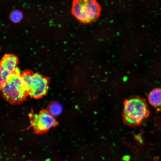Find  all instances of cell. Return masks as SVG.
Wrapping results in <instances>:
<instances>
[{"instance_id": "obj_10", "label": "cell", "mask_w": 161, "mask_h": 161, "mask_svg": "<svg viewBox=\"0 0 161 161\" xmlns=\"http://www.w3.org/2000/svg\"><path fill=\"white\" fill-rule=\"evenodd\" d=\"M129 157L128 156H125L123 158V159L124 160L127 161L129 160Z\"/></svg>"}, {"instance_id": "obj_9", "label": "cell", "mask_w": 161, "mask_h": 161, "mask_svg": "<svg viewBox=\"0 0 161 161\" xmlns=\"http://www.w3.org/2000/svg\"><path fill=\"white\" fill-rule=\"evenodd\" d=\"M10 19L13 22L17 23L19 22L23 18L21 12L18 10L13 11L10 16Z\"/></svg>"}, {"instance_id": "obj_3", "label": "cell", "mask_w": 161, "mask_h": 161, "mask_svg": "<svg viewBox=\"0 0 161 161\" xmlns=\"http://www.w3.org/2000/svg\"><path fill=\"white\" fill-rule=\"evenodd\" d=\"M101 10V7L96 0H73L71 12L79 21L87 24L96 20Z\"/></svg>"}, {"instance_id": "obj_2", "label": "cell", "mask_w": 161, "mask_h": 161, "mask_svg": "<svg viewBox=\"0 0 161 161\" xmlns=\"http://www.w3.org/2000/svg\"><path fill=\"white\" fill-rule=\"evenodd\" d=\"M0 88L4 98L12 104L23 101L28 95L21 75L17 68Z\"/></svg>"}, {"instance_id": "obj_11", "label": "cell", "mask_w": 161, "mask_h": 161, "mask_svg": "<svg viewBox=\"0 0 161 161\" xmlns=\"http://www.w3.org/2000/svg\"></svg>"}, {"instance_id": "obj_8", "label": "cell", "mask_w": 161, "mask_h": 161, "mask_svg": "<svg viewBox=\"0 0 161 161\" xmlns=\"http://www.w3.org/2000/svg\"><path fill=\"white\" fill-rule=\"evenodd\" d=\"M63 108L58 102H54L51 103L48 108V111L53 116L60 114L62 112Z\"/></svg>"}, {"instance_id": "obj_6", "label": "cell", "mask_w": 161, "mask_h": 161, "mask_svg": "<svg viewBox=\"0 0 161 161\" xmlns=\"http://www.w3.org/2000/svg\"><path fill=\"white\" fill-rule=\"evenodd\" d=\"M18 63L17 57L12 55H6L2 58L1 63L0 72L11 75L17 69Z\"/></svg>"}, {"instance_id": "obj_1", "label": "cell", "mask_w": 161, "mask_h": 161, "mask_svg": "<svg viewBox=\"0 0 161 161\" xmlns=\"http://www.w3.org/2000/svg\"><path fill=\"white\" fill-rule=\"evenodd\" d=\"M150 114L145 100L137 96H132L124 103L123 117L126 124L134 126L140 124Z\"/></svg>"}, {"instance_id": "obj_7", "label": "cell", "mask_w": 161, "mask_h": 161, "mask_svg": "<svg viewBox=\"0 0 161 161\" xmlns=\"http://www.w3.org/2000/svg\"><path fill=\"white\" fill-rule=\"evenodd\" d=\"M148 97L151 105L158 109H161V89L157 88L153 89Z\"/></svg>"}, {"instance_id": "obj_4", "label": "cell", "mask_w": 161, "mask_h": 161, "mask_svg": "<svg viewBox=\"0 0 161 161\" xmlns=\"http://www.w3.org/2000/svg\"><path fill=\"white\" fill-rule=\"evenodd\" d=\"M28 95L38 99L45 95L47 92L49 80L38 73L29 71L21 75Z\"/></svg>"}, {"instance_id": "obj_5", "label": "cell", "mask_w": 161, "mask_h": 161, "mask_svg": "<svg viewBox=\"0 0 161 161\" xmlns=\"http://www.w3.org/2000/svg\"><path fill=\"white\" fill-rule=\"evenodd\" d=\"M31 126L36 134H42L47 132L50 128L57 126L58 123L54 117L47 110H43L38 113L29 114Z\"/></svg>"}]
</instances>
